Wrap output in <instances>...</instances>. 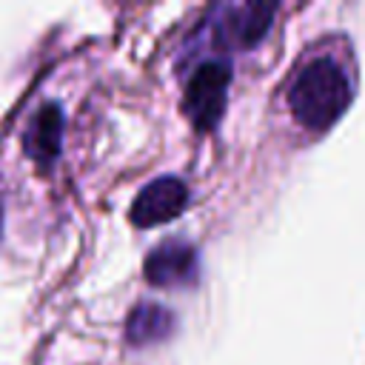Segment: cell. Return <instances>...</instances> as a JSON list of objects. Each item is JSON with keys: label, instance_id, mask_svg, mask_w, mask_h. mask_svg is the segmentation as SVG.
<instances>
[{"label": "cell", "instance_id": "obj_2", "mask_svg": "<svg viewBox=\"0 0 365 365\" xmlns=\"http://www.w3.org/2000/svg\"><path fill=\"white\" fill-rule=\"evenodd\" d=\"M228 83H231V66L225 60H205L194 68L182 94V108L194 128L208 131L220 123L228 100Z\"/></svg>", "mask_w": 365, "mask_h": 365}, {"label": "cell", "instance_id": "obj_7", "mask_svg": "<svg viewBox=\"0 0 365 365\" xmlns=\"http://www.w3.org/2000/svg\"><path fill=\"white\" fill-rule=\"evenodd\" d=\"M174 331V314L160 302H140L125 319V339L134 348L168 339Z\"/></svg>", "mask_w": 365, "mask_h": 365}, {"label": "cell", "instance_id": "obj_6", "mask_svg": "<svg viewBox=\"0 0 365 365\" xmlns=\"http://www.w3.org/2000/svg\"><path fill=\"white\" fill-rule=\"evenodd\" d=\"M63 125H66V117L57 103H43L37 114L29 120L23 131V148L40 168H48L60 157Z\"/></svg>", "mask_w": 365, "mask_h": 365}, {"label": "cell", "instance_id": "obj_1", "mask_svg": "<svg viewBox=\"0 0 365 365\" xmlns=\"http://www.w3.org/2000/svg\"><path fill=\"white\" fill-rule=\"evenodd\" d=\"M351 80L334 57L308 60L288 86V108L294 120L311 131H325L351 103Z\"/></svg>", "mask_w": 365, "mask_h": 365}, {"label": "cell", "instance_id": "obj_3", "mask_svg": "<svg viewBox=\"0 0 365 365\" xmlns=\"http://www.w3.org/2000/svg\"><path fill=\"white\" fill-rule=\"evenodd\" d=\"M277 3H225L214 9L211 34L220 48H254L271 29Z\"/></svg>", "mask_w": 365, "mask_h": 365}, {"label": "cell", "instance_id": "obj_5", "mask_svg": "<svg viewBox=\"0 0 365 365\" xmlns=\"http://www.w3.org/2000/svg\"><path fill=\"white\" fill-rule=\"evenodd\" d=\"M188 205V188L177 177H157L140 188L131 202V222L137 228H151L180 217Z\"/></svg>", "mask_w": 365, "mask_h": 365}, {"label": "cell", "instance_id": "obj_4", "mask_svg": "<svg viewBox=\"0 0 365 365\" xmlns=\"http://www.w3.org/2000/svg\"><path fill=\"white\" fill-rule=\"evenodd\" d=\"M143 274L157 288H188L200 277V254L182 240L160 242L143 265Z\"/></svg>", "mask_w": 365, "mask_h": 365}]
</instances>
